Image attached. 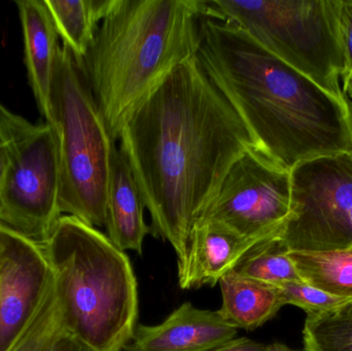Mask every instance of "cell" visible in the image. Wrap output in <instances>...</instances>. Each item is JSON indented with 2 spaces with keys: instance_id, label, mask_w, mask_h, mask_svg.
I'll use <instances>...</instances> for the list:
<instances>
[{
  "instance_id": "6da1fadb",
  "label": "cell",
  "mask_w": 352,
  "mask_h": 351,
  "mask_svg": "<svg viewBox=\"0 0 352 351\" xmlns=\"http://www.w3.org/2000/svg\"><path fill=\"white\" fill-rule=\"evenodd\" d=\"M119 140L152 234L173 245L182 269L195 227L254 139L195 56L132 115Z\"/></svg>"
},
{
  "instance_id": "7a4b0ae2",
  "label": "cell",
  "mask_w": 352,
  "mask_h": 351,
  "mask_svg": "<svg viewBox=\"0 0 352 351\" xmlns=\"http://www.w3.org/2000/svg\"><path fill=\"white\" fill-rule=\"evenodd\" d=\"M197 58L256 150L279 166L291 171L304 161L352 150L349 99L333 96L235 25L202 16Z\"/></svg>"
},
{
  "instance_id": "3957f363",
  "label": "cell",
  "mask_w": 352,
  "mask_h": 351,
  "mask_svg": "<svg viewBox=\"0 0 352 351\" xmlns=\"http://www.w3.org/2000/svg\"><path fill=\"white\" fill-rule=\"evenodd\" d=\"M202 0H109L80 63L117 141L132 115L198 53Z\"/></svg>"
},
{
  "instance_id": "277c9868",
  "label": "cell",
  "mask_w": 352,
  "mask_h": 351,
  "mask_svg": "<svg viewBox=\"0 0 352 351\" xmlns=\"http://www.w3.org/2000/svg\"><path fill=\"white\" fill-rule=\"evenodd\" d=\"M64 332L92 351H122L138 327V280L129 258L107 235L62 216L41 245Z\"/></svg>"
},
{
  "instance_id": "5b68a950",
  "label": "cell",
  "mask_w": 352,
  "mask_h": 351,
  "mask_svg": "<svg viewBox=\"0 0 352 351\" xmlns=\"http://www.w3.org/2000/svg\"><path fill=\"white\" fill-rule=\"evenodd\" d=\"M49 123L59 146L62 216L105 228L111 156L117 146L80 63L65 45L56 64Z\"/></svg>"
},
{
  "instance_id": "8992f818",
  "label": "cell",
  "mask_w": 352,
  "mask_h": 351,
  "mask_svg": "<svg viewBox=\"0 0 352 351\" xmlns=\"http://www.w3.org/2000/svg\"><path fill=\"white\" fill-rule=\"evenodd\" d=\"M203 16L235 25L261 47L347 100L341 0H202Z\"/></svg>"
},
{
  "instance_id": "52a82bcc",
  "label": "cell",
  "mask_w": 352,
  "mask_h": 351,
  "mask_svg": "<svg viewBox=\"0 0 352 351\" xmlns=\"http://www.w3.org/2000/svg\"><path fill=\"white\" fill-rule=\"evenodd\" d=\"M0 142L6 159L0 224L45 245L62 216L55 128L47 122L31 123L0 101Z\"/></svg>"
},
{
  "instance_id": "ba28073f",
  "label": "cell",
  "mask_w": 352,
  "mask_h": 351,
  "mask_svg": "<svg viewBox=\"0 0 352 351\" xmlns=\"http://www.w3.org/2000/svg\"><path fill=\"white\" fill-rule=\"evenodd\" d=\"M280 240L289 251L352 247V150L292 169L291 216Z\"/></svg>"
},
{
  "instance_id": "9c48e42d",
  "label": "cell",
  "mask_w": 352,
  "mask_h": 351,
  "mask_svg": "<svg viewBox=\"0 0 352 351\" xmlns=\"http://www.w3.org/2000/svg\"><path fill=\"white\" fill-rule=\"evenodd\" d=\"M291 216V171L252 148L223 179L197 226L221 227L241 238L266 239L283 232Z\"/></svg>"
},
{
  "instance_id": "30bf717a",
  "label": "cell",
  "mask_w": 352,
  "mask_h": 351,
  "mask_svg": "<svg viewBox=\"0 0 352 351\" xmlns=\"http://www.w3.org/2000/svg\"><path fill=\"white\" fill-rule=\"evenodd\" d=\"M52 282L43 247L0 224V351L28 327Z\"/></svg>"
},
{
  "instance_id": "8fae6325",
  "label": "cell",
  "mask_w": 352,
  "mask_h": 351,
  "mask_svg": "<svg viewBox=\"0 0 352 351\" xmlns=\"http://www.w3.org/2000/svg\"><path fill=\"white\" fill-rule=\"evenodd\" d=\"M237 329L217 311L184 303L162 324L138 325L125 351H210L235 339Z\"/></svg>"
},
{
  "instance_id": "7c38bea8",
  "label": "cell",
  "mask_w": 352,
  "mask_h": 351,
  "mask_svg": "<svg viewBox=\"0 0 352 351\" xmlns=\"http://www.w3.org/2000/svg\"><path fill=\"white\" fill-rule=\"evenodd\" d=\"M24 38L25 65L39 113L49 123L51 93L59 56V34L45 0L16 2Z\"/></svg>"
},
{
  "instance_id": "4fadbf2b",
  "label": "cell",
  "mask_w": 352,
  "mask_h": 351,
  "mask_svg": "<svg viewBox=\"0 0 352 351\" xmlns=\"http://www.w3.org/2000/svg\"><path fill=\"white\" fill-rule=\"evenodd\" d=\"M263 240L265 239L241 238L215 225L195 227L186 265L178 270L180 288L190 290L214 286L254 245Z\"/></svg>"
},
{
  "instance_id": "5bb4252c",
  "label": "cell",
  "mask_w": 352,
  "mask_h": 351,
  "mask_svg": "<svg viewBox=\"0 0 352 351\" xmlns=\"http://www.w3.org/2000/svg\"><path fill=\"white\" fill-rule=\"evenodd\" d=\"M144 208L129 162L116 146L111 156L105 228L109 240L120 251L142 255L144 238L152 233L144 220Z\"/></svg>"
},
{
  "instance_id": "9a60e30c",
  "label": "cell",
  "mask_w": 352,
  "mask_h": 351,
  "mask_svg": "<svg viewBox=\"0 0 352 351\" xmlns=\"http://www.w3.org/2000/svg\"><path fill=\"white\" fill-rule=\"evenodd\" d=\"M219 284L223 304L217 313L236 329L254 331L285 306L280 288L243 278L234 270L223 275Z\"/></svg>"
},
{
  "instance_id": "2e32d148",
  "label": "cell",
  "mask_w": 352,
  "mask_h": 351,
  "mask_svg": "<svg viewBox=\"0 0 352 351\" xmlns=\"http://www.w3.org/2000/svg\"><path fill=\"white\" fill-rule=\"evenodd\" d=\"M60 38L78 61L88 53L109 0H45Z\"/></svg>"
},
{
  "instance_id": "e0dca14e",
  "label": "cell",
  "mask_w": 352,
  "mask_h": 351,
  "mask_svg": "<svg viewBox=\"0 0 352 351\" xmlns=\"http://www.w3.org/2000/svg\"><path fill=\"white\" fill-rule=\"evenodd\" d=\"M305 284L341 298L352 299V247L322 251H289Z\"/></svg>"
},
{
  "instance_id": "ac0fdd59",
  "label": "cell",
  "mask_w": 352,
  "mask_h": 351,
  "mask_svg": "<svg viewBox=\"0 0 352 351\" xmlns=\"http://www.w3.org/2000/svg\"><path fill=\"white\" fill-rule=\"evenodd\" d=\"M233 270L243 278L278 288L292 282H303L289 257V249L280 240V235L256 243Z\"/></svg>"
},
{
  "instance_id": "d6986e66",
  "label": "cell",
  "mask_w": 352,
  "mask_h": 351,
  "mask_svg": "<svg viewBox=\"0 0 352 351\" xmlns=\"http://www.w3.org/2000/svg\"><path fill=\"white\" fill-rule=\"evenodd\" d=\"M304 351H352V305L306 317Z\"/></svg>"
},
{
  "instance_id": "ffe728a7",
  "label": "cell",
  "mask_w": 352,
  "mask_h": 351,
  "mask_svg": "<svg viewBox=\"0 0 352 351\" xmlns=\"http://www.w3.org/2000/svg\"><path fill=\"white\" fill-rule=\"evenodd\" d=\"M63 332L61 311L53 280L28 327L8 351H52Z\"/></svg>"
},
{
  "instance_id": "44dd1931",
  "label": "cell",
  "mask_w": 352,
  "mask_h": 351,
  "mask_svg": "<svg viewBox=\"0 0 352 351\" xmlns=\"http://www.w3.org/2000/svg\"><path fill=\"white\" fill-rule=\"evenodd\" d=\"M280 291L285 305L303 309L307 317L334 313L352 305V299L328 294L304 282L285 284Z\"/></svg>"
},
{
  "instance_id": "7402d4cb",
  "label": "cell",
  "mask_w": 352,
  "mask_h": 351,
  "mask_svg": "<svg viewBox=\"0 0 352 351\" xmlns=\"http://www.w3.org/2000/svg\"><path fill=\"white\" fill-rule=\"evenodd\" d=\"M340 30L346 60V73H349L352 72V0H341Z\"/></svg>"
},
{
  "instance_id": "603a6c76",
  "label": "cell",
  "mask_w": 352,
  "mask_h": 351,
  "mask_svg": "<svg viewBox=\"0 0 352 351\" xmlns=\"http://www.w3.org/2000/svg\"><path fill=\"white\" fill-rule=\"evenodd\" d=\"M266 346L248 338H238L210 351H265Z\"/></svg>"
},
{
  "instance_id": "cb8c5ba5",
  "label": "cell",
  "mask_w": 352,
  "mask_h": 351,
  "mask_svg": "<svg viewBox=\"0 0 352 351\" xmlns=\"http://www.w3.org/2000/svg\"><path fill=\"white\" fill-rule=\"evenodd\" d=\"M52 351H92L87 348L80 340L74 338V336L63 332L58 338Z\"/></svg>"
},
{
  "instance_id": "d4e9b609",
  "label": "cell",
  "mask_w": 352,
  "mask_h": 351,
  "mask_svg": "<svg viewBox=\"0 0 352 351\" xmlns=\"http://www.w3.org/2000/svg\"><path fill=\"white\" fill-rule=\"evenodd\" d=\"M342 89L346 98L352 100V72L345 74L342 78Z\"/></svg>"
},
{
  "instance_id": "484cf974",
  "label": "cell",
  "mask_w": 352,
  "mask_h": 351,
  "mask_svg": "<svg viewBox=\"0 0 352 351\" xmlns=\"http://www.w3.org/2000/svg\"><path fill=\"white\" fill-rule=\"evenodd\" d=\"M265 351H304L293 350V348H289L285 344L279 343V342H275V343L270 344V346H266V350Z\"/></svg>"
},
{
  "instance_id": "4316f807",
  "label": "cell",
  "mask_w": 352,
  "mask_h": 351,
  "mask_svg": "<svg viewBox=\"0 0 352 351\" xmlns=\"http://www.w3.org/2000/svg\"><path fill=\"white\" fill-rule=\"evenodd\" d=\"M4 164H6V159H4L3 148L0 142V189H1L2 177H3Z\"/></svg>"
}]
</instances>
